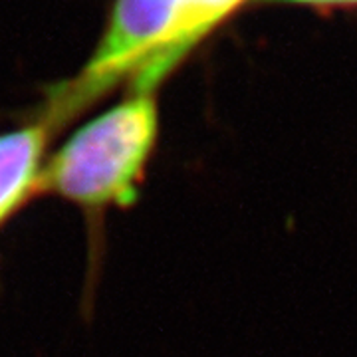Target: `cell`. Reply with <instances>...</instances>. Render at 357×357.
Returning <instances> with one entry per match:
<instances>
[{
    "label": "cell",
    "mask_w": 357,
    "mask_h": 357,
    "mask_svg": "<svg viewBox=\"0 0 357 357\" xmlns=\"http://www.w3.org/2000/svg\"><path fill=\"white\" fill-rule=\"evenodd\" d=\"M52 135L40 119L0 133V227L40 195Z\"/></svg>",
    "instance_id": "3957f363"
},
{
    "label": "cell",
    "mask_w": 357,
    "mask_h": 357,
    "mask_svg": "<svg viewBox=\"0 0 357 357\" xmlns=\"http://www.w3.org/2000/svg\"><path fill=\"white\" fill-rule=\"evenodd\" d=\"M159 135L155 93L129 91L48 155L40 195L76 204L86 215L128 208L139 197Z\"/></svg>",
    "instance_id": "6da1fadb"
},
{
    "label": "cell",
    "mask_w": 357,
    "mask_h": 357,
    "mask_svg": "<svg viewBox=\"0 0 357 357\" xmlns=\"http://www.w3.org/2000/svg\"><path fill=\"white\" fill-rule=\"evenodd\" d=\"M241 2L243 0H178L177 16L169 36L153 60L129 84V91L155 93L178 62Z\"/></svg>",
    "instance_id": "277c9868"
},
{
    "label": "cell",
    "mask_w": 357,
    "mask_h": 357,
    "mask_svg": "<svg viewBox=\"0 0 357 357\" xmlns=\"http://www.w3.org/2000/svg\"><path fill=\"white\" fill-rule=\"evenodd\" d=\"M178 0H117L93 56L76 76L48 89L38 117L52 133L123 82H133L171 32Z\"/></svg>",
    "instance_id": "7a4b0ae2"
},
{
    "label": "cell",
    "mask_w": 357,
    "mask_h": 357,
    "mask_svg": "<svg viewBox=\"0 0 357 357\" xmlns=\"http://www.w3.org/2000/svg\"><path fill=\"white\" fill-rule=\"evenodd\" d=\"M258 2H282V4H310V6H344V4H357V0H258Z\"/></svg>",
    "instance_id": "5b68a950"
}]
</instances>
